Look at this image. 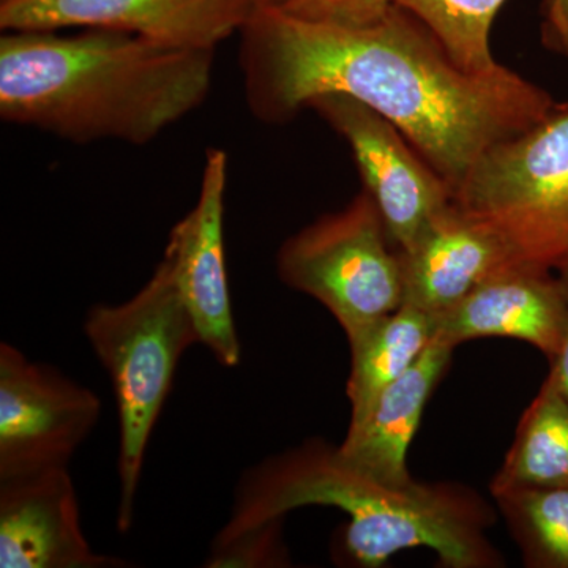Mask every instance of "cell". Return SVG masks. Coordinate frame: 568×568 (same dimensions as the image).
I'll return each instance as SVG.
<instances>
[{
	"label": "cell",
	"instance_id": "6da1fadb",
	"mask_svg": "<svg viewBox=\"0 0 568 568\" xmlns=\"http://www.w3.org/2000/svg\"><path fill=\"white\" fill-rule=\"evenodd\" d=\"M239 54L257 121L286 123L316 97L345 93L398 126L454 194L485 152L562 104L503 63L487 73L463 70L398 6L362 29L256 9L241 29Z\"/></svg>",
	"mask_w": 568,
	"mask_h": 568
},
{
	"label": "cell",
	"instance_id": "7a4b0ae2",
	"mask_svg": "<svg viewBox=\"0 0 568 568\" xmlns=\"http://www.w3.org/2000/svg\"><path fill=\"white\" fill-rule=\"evenodd\" d=\"M213 55L102 29L7 32L0 118L77 144L144 145L205 102Z\"/></svg>",
	"mask_w": 568,
	"mask_h": 568
},
{
	"label": "cell",
	"instance_id": "3957f363",
	"mask_svg": "<svg viewBox=\"0 0 568 568\" xmlns=\"http://www.w3.org/2000/svg\"><path fill=\"white\" fill-rule=\"evenodd\" d=\"M308 506L335 507L347 521L332 555L343 567H383L396 552L425 548L447 568H497L489 541L495 508L466 485H388L366 476L320 437L256 463L234 488L233 507L212 544Z\"/></svg>",
	"mask_w": 568,
	"mask_h": 568
},
{
	"label": "cell",
	"instance_id": "277c9868",
	"mask_svg": "<svg viewBox=\"0 0 568 568\" xmlns=\"http://www.w3.org/2000/svg\"><path fill=\"white\" fill-rule=\"evenodd\" d=\"M82 328L110 377L118 407V529L125 534L133 526L153 428L182 355L200 343V336L166 260L129 301L89 308Z\"/></svg>",
	"mask_w": 568,
	"mask_h": 568
},
{
	"label": "cell",
	"instance_id": "5b68a950",
	"mask_svg": "<svg viewBox=\"0 0 568 568\" xmlns=\"http://www.w3.org/2000/svg\"><path fill=\"white\" fill-rule=\"evenodd\" d=\"M454 203L495 224L529 264H568V103L481 155Z\"/></svg>",
	"mask_w": 568,
	"mask_h": 568
},
{
	"label": "cell",
	"instance_id": "8992f818",
	"mask_svg": "<svg viewBox=\"0 0 568 568\" xmlns=\"http://www.w3.org/2000/svg\"><path fill=\"white\" fill-rule=\"evenodd\" d=\"M280 280L331 312L347 336L405 301L402 256L366 190L287 237L276 254Z\"/></svg>",
	"mask_w": 568,
	"mask_h": 568
},
{
	"label": "cell",
	"instance_id": "52a82bcc",
	"mask_svg": "<svg viewBox=\"0 0 568 568\" xmlns=\"http://www.w3.org/2000/svg\"><path fill=\"white\" fill-rule=\"evenodd\" d=\"M100 416L91 388L0 345V480L69 467Z\"/></svg>",
	"mask_w": 568,
	"mask_h": 568
},
{
	"label": "cell",
	"instance_id": "ba28073f",
	"mask_svg": "<svg viewBox=\"0 0 568 568\" xmlns=\"http://www.w3.org/2000/svg\"><path fill=\"white\" fill-rule=\"evenodd\" d=\"M349 145L364 190L375 201L399 252L454 201L444 181L398 126L345 93H325L308 104Z\"/></svg>",
	"mask_w": 568,
	"mask_h": 568
},
{
	"label": "cell",
	"instance_id": "9c48e42d",
	"mask_svg": "<svg viewBox=\"0 0 568 568\" xmlns=\"http://www.w3.org/2000/svg\"><path fill=\"white\" fill-rule=\"evenodd\" d=\"M254 10L250 0H0V29H102L162 47L215 50Z\"/></svg>",
	"mask_w": 568,
	"mask_h": 568
},
{
	"label": "cell",
	"instance_id": "30bf717a",
	"mask_svg": "<svg viewBox=\"0 0 568 568\" xmlns=\"http://www.w3.org/2000/svg\"><path fill=\"white\" fill-rule=\"evenodd\" d=\"M226 181L227 153L209 149L200 196L192 211L171 230L163 260L173 271L175 286L192 316L201 345L211 351L220 365L233 368L241 362L242 351L224 253Z\"/></svg>",
	"mask_w": 568,
	"mask_h": 568
},
{
	"label": "cell",
	"instance_id": "8fae6325",
	"mask_svg": "<svg viewBox=\"0 0 568 568\" xmlns=\"http://www.w3.org/2000/svg\"><path fill=\"white\" fill-rule=\"evenodd\" d=\"M0 567L125 568L91 547L69 467L0 480Z\"/></svg>",
	"mask_w": 568,
	"mask_h": 568
},
{
	"label": "cell",
	"instance_id": "7c38bea8",
	"mask_svg": "<svg viewBox=\"0 0 568 568\" xmlns=\"http://www.w3.org/2000/svg\"><path fill=\"white\" fill-rule=\"evenodd\" d=\"M402 256L405 301L437 320L478 284L511 265L529 264L495 224L452 201Z\"/></svg>",
	"mask_w": 568,
	"mask_h": 568
},
{
	"label": "cell",
	"instance_id": "4fadbf2b",
	"mask_svg": "<svg viewBox=\"0 0 568 568\" xmlns=\"http://www.w3.org/2000/svg\"><path fill=\"white\" fill-rule=\"evenodd\" d=\"M559 275L536 264L497 272L437 317V335L454 346L477 338H511L547 355L558 354L566 324Z\"/></svg>",
	"mask_w": 568,
	"mask_h": 568
},
{
	"label": "cell",
	"instance_id": "5bb4252c",
	"mask_svg": "<svg viewBox=\"0 0 568 568\" xmlns=\"http://www.w3.org/2000/svg\"><path fill=\"white\" fill-rule=\"evenodd\" d=\"M455 347L436 334L416 365L384 388L364 416L349 420L338 452L351 466L388 485L414 480L407 469V450Z\"/></svg>",
	"mask_w": 568,
	"mask_h": 568
},
{
	"label": "cell",
	"instance_id": "9a60e30c",
	"mask_svg": "<svg viewBox=\"0 0 568 568\" xmlns=\"http://www.w3.org/2000/svg\"><path fill=\"white\" fill-rule=\"evenodd\" d=\"M437 334L436 320L403 304L347 336L351 369L346 395L349 420H357L377 395L416 365Z\"/></svg>",
	"mask_w": 568,
	"mask_h": 568
},
{
	"label": "cell",
	"instance_id": "2e32d148",
	"mask_svg": "<svg viewBox=\"0 0 568 568\" xmlns=\"http://www.w3.org/2000/svg\"><path fill=\"white\" fill-rule=\"evenodd\" d=\"M511 488H568V399L551 376L526 407L491 493Z\"/></svg>",
	"mask_w": 568,
	"mask_h": 568
},
{
	"label": "cell",
	"instance_id": "e0dca14e",
	"mask_svg": "<svg viewBox=\"0 0 568 568\" xmlns=\"http://www.w3.org/2000/svg\"><path fill=\"white\" fill-rule=\"evenodd\" d=\"M525 566L568 568V488L491 493Z\"/></svg>",
	"mask_w": 568,
	"mask_h": 568
},
{
	"label": "cell",
	"instance_id": "ac0fdd59",
	"mask_svg": "<svg viewBox=\"0 0 568 568\" xmlns=\"http://www.w3.org/2000/svg\"><path fill=\"white\" fill-rule=\"evenodd\" d=\"M507 0H395L424 22L448 55L469 73L496 69L491 28Z\"/></svg>",
	"mask_w": 568,
	"mask_h": 568
},
{
	"label": "cell",
	"instance_id": "d6986e66",
	"mask_svg": "<svg viewBox=\"0 0 568 568\" xmlns=\"http://www.w3.org/2000/svg\"><path fill=\"white\" fill-rule=\"evenodd\" d=\"M283 519H272V521L245 530L223 544H212L211 551L204 560V567H290V551L284 545L283 537Z\"/></svg>",
	"mask_w": 568,
	"mask_h": 568
},
{
	"label": "cell",
	"instance_id": "ffe728a7",
	"mask_svg": "<svg viewBox=\"0 0 568 568\" xmlns=\"http://www.w3.org/2000/svg\"><path fill=\"white\" fill-rule=\"evenodd\" d=\"M395 0H286L283 11L297 20L362 29L386 20Z\"/></svg>",
	"mask_w": 568,
	"mask_h": 568
},
{
	"label": "cell",
	"instance_id": "44dd1931",
	"mask_svg": "<svg viewBox=\"0 0 568 568\" xmlns=\"http://www.w3.org/2000/svg\"><path fill=\"white\" fill-rule=\"evenodd\" d=\"M541 43L568 61V0H545Z\"/></svg>",
	"mask_w": 568,
	"mask_h": 568
},
{
	"label": "cell",
	"instance_id": "7402d4cb",
	"mask_svg": "<svg viewBox=\"0 0 568 568\" xmlns=\"http://www.w3.org/2000/svg\"><path fill=\"white\" fill-rule=\"evenodd\" d=\"M558 275L560 283H562L564 294H566L567 313L558 354L555 355V358L549 361V364H551L549 376L552 377L556 386H558L559 390L562 392V395L568 399V264L559 268Z\"/></svg>",
	"mask_w": 568,
	"mask_h": 568
},
{
	"label": "cell",
	"instance_id": "603a6c76",
	"mask_svg": "<svg viewBox=\"0 0 568 568\" xmlns=\"http://www.w3.org/2000/svg\"><path fill=\"white\" fill-rule=\"evenodd\" d=\"M254 9H280L286 0H250Z\"/></svg>",
	"mask_w": 568,
	"mask_h": 568
}]
</instances>
